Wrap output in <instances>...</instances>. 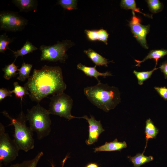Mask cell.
<instances>
[{"label":"cell","instance_id":"f546056e","mask_svg":"<svg viewBox=\"0 0 167 167\" xmlns=\"http://www.w3.org/2000/svg\"><path fill=\"white\" fill-rule=\"evenodd\" d=\"M12 92L11 91L8 90L5 88L0 89V101H1L8 96L11 97Z\"/></svg>","mask_w":167,"mask_h":167},{"label":"cell","instance_id":"7a4b0ae2","mask_svg":"<svg viewBox=\"0 0 167 167\" xmlns=\"http://www.w3.org/2000/svg\"><path fill=\"white\" fill-rule=\"evenodd\" d=\"M84 94L89 101L106 112L113 109L121 102L118 88L101 82L84 89Z\"/></svg>","mask_w":167,"mask_h":167},{"label":"cell","instance_id":"ac0fdd59","mask_svg":"<svg viewBox=\"0 0 167 167\" xmlns=\"http://www.w3.org/2000/svg\"><path fill=\"white\" fill-rule=\"evenodd\" d=\"M128 157L133 164L134 167H139L141 165L153 160L152 156H145L143 153H138L134 156H129Z\"/></svg>","mask_w":167,"mask_h":167},{"label":"cell","instance_id":"52a82bcc","mask_svg":"<svg viewBox=\"0 0 167 167\" xmlns=\"http://www.w3.org/2000/svg\"><path fill=\"white\" fill-rule=\"evenodd\" d=\"M72 45V43L68 40L58 41L52 45H41L39 49L41 52L40 60L64 63L68 57L66 52Z\"/></svg>","mask_w":167,"mask_h":167},{"label":"cell","instance_id":"ffe728a7","mask_svg":"<svg viewBox=\"0 0 167 167\" xmlns=\"http://www.w3.org/2000/svg\"><path fill=\"white\" fill-rule=\"evenodd\" d=\"M43 154L42 152H40L32 159L24 161L21 163L12 164L10 167H37L38 162Z\"/></svg>","mask_w":167,"mask_h":167},{"label":"cell","instance_id":"e0dca14e","mask_svg":"<svg viewBox=\"0 0 167 167\" xmlns=\"http://www.w3.org/2000/svg\"><path fill=\"white\" fill-rule=\"evenodd\" d=\"M145 132L146 142L144 151L146 149L148 140L155 138L159 132L158 129L150 118L148 119L146 121Z\"/></svg>","mask_w":167,"mask_h":167},{"label":"cell","instance_id":"6da1fadb","mask_svg":"<svg viewBox=\"0 0 167 167\" xmlns=\"http://www.w3.org/2000/svg\"><path fill=\"white\" fill-rule=\"evenodd\" d=\"M24 86L31 99L38 103L50 95L63 92L67 87L60 67L46 65L41 69H34Z\"/></svg>","mask_w":167,"mask_h":167},{"label":"cell","instance_id":"2e32d148","mask_svg":"<svg viewBox=\"0 0 167 167\" xmlns=\"http://www.w3.org/2000/svg\"><path fill=\"white\" fill-rule=\"evenodd\" d=\"M167 55V49H160L152 50L150 51L148 54L142 60L140 61L135 60V61L137 62L136 66H139L141 63L148 59H153L156 62L155 67L157 65L159 59L162 58L164 56Z\"/></svg>","mask_w":167,"mask_h":167},{"label":"cell","instance_id":"7402d4cb","mask_svg":"<svg viewBox=\"0 0 167 167\" xmlns=\"http://www.w3.org/2000/svg\"><path fill=\"white\" fill-rule=\"evenodd\" d=\"M18 67L14 64V62L6 65L2 70L4 72L3 77L8 80L12 77L15 76L18 74V73H16L18 70Z\"/></svg>","mask_w":167,"mask_h":167},{"label":"cell","instance_id":"484cf974","mask_svg":"<svg viewBox=\"0 0 167 167\" xmlns=\"http://www.w3.org/2000/svg\"><path fill=\"white\" fill-rule=\"evenodd\" d=\"M13 38L8 37L6 32L0 35V53H4L7 49H10L9 44L13 41Z\"/></svg>","mask_w":167,"mask_h":167},{"label":"cell","instance_id":"d6a6232c","mask_svg":"<svg viewBox=\"0 0 167 167\" xmlns=\"http://www.w3.org/2000/svg\"><path fill=\"white\" fill-rule=\"evenodd\" d=\"M68 157H69L68 156H66L65 157V158L62 161V167H63L64 163H65L66 161V160L67 159V158H68ZM51 164V165H52V167H54V164Z\"/></svg>","mask_w":167,"mask_h":167},{"label":"cell","instance_id":"7c38bea8","mask_svg":"<svg viewBox=\"0 0 167 167\" xmlns=\"http://www.w3.org/2000/svg\"><path fill=\"white\" fill-rule=\"evenodd\" d=\"M126 142H119L116 139L113 141L106 142L105 144L94 148V152L101 151H120L127 147Z\"/></svg>","mask_w":167,"mask_h":167},{"label":"cell","instance_id":"9a60e30c","mask_svg":"<svg viewBox=\"0 0 167 167\" xmlns=\"http://www.w3.org/2000/svg\"><path fill=\"white\" fill-rule=\"evenodd\" d=\"M84 52L96 66L107 67L108 64L111 62L108 61V59L91 49L84 50Z\"/></svg>","mask_w":167,"mask_h":167},{"label":"cell","instance_id":"cb8c5ba5","mask_svg":"<svg viewBox=\"0 0 167 167\" xmlns=\"http://www.w3.org/2000/svg\"><path fill=\"white\" fill-rule=\"evenodd\" d=\"M158 68L155 67L151 71L142 72H139L134 70L133 72L137 79L138 84L142 85L143 84V82L149 79L153 72Z\"/></svg>","mask_w":167,"mask_h":167},{"label":"cell","instance_id":"603a6c76","mask_svg":"<svg viewBox=\"0 0 167 167\" xmlns=\"http://www.w3.org/2000/svg\"><path fill=\"white\" fill-rule=\"evenodd\" d=\"M13 85L14 89L11 91V92L12 93H14L16 98H20L22 102L24 96L26 95H29L28 90L26 87L20 85L17 81L14 83Z\"/></svg>","mask_w":167,"mask_h":167},{"label":"cell","instance_id":"4dcf8cb0","mask_svg":"<svg viewBox=\"0 0 167 167\" xmlns=\"http://www.w3.org/2000/svg\"><path fill=\"white\" fill-rule=\"evenodd\" d=\"M158 68L163 73L165 78L167 79V61L163 62Z\"/></svg>","mask_w":167,"mask_h":167},{"label":"cell","instance_id":"4316f807","mask_svg":"<svg viewBox=\"0 0 167 167\" xmlns=\"http://www.w3.org/2000/svg\"><path fill=\"white\" fill-rule=\"evenodd\" d=\"M151 11L156 13L161 11L163 9V5L159 0L146 1Z\"/></svg>","mask_w":167,"mask_h":167},{"label":"cell","instance_id":"5bb4252c","mask_svg":"<svg viewBox=\"0 0 167 167\" xmlns=\"http://www.w3.org/2000/svg\"><path fill=\"white\" fill-rule=\"evenodd\" d=\"M12 2L20 12H28L37 9V1L35 0H13Z\"/></svg>","mask_w":167,"mask_h":167},{"label":"cell","instance_id":"d4e9b609","mask_svg":"<svg viewBox=\"0 0 167 167\" xmlns=\"http://www.w3.org/2000/svg\"><path fill=\"white\" fill-rule=\"evenodd\" d=\"M121 7L126 9H131L133 11L143 14L145 16L149 17L147 14L142 12L137 7L135 2L134 0H122L120 3Z\"/></svg>","mask_w":167,"mask_h":167},{"label":"cell","instance_id":"9c48e42d","mask_svg":"<svg viewBox=\"0 0 167 167\" xmlns=\"http://www.w3.org/2000/svg\"><path fill=\"white\" fill-rule=\"evenodd\" d=\"M133 16L129 22V26L134 37L143 48L148 49L146 37L150 31V25H144L141 23V19L132 11Z\"/></svg>","mask_w":167,"mask_h":167},{"label":"cell","instance_id":"3957f363","mask_svg":"<svg viewBox=\"0 0 167 167\" xmlns=\"http://www.w3.org/2000/svg\"><path fill=\"white\" fill-rule=\"evenodd\" d=\"M2 113L10 120L11 123L9 125H13L14 127L13 139L20 150L28 152L33 149L34 148L33 131L27 125V120L22 109L16 118L11 117L6 111Z\"/></svg>","mask_w":167,"mask_h":167},{"label":"cell","instance_id":"d6986e66","mask_svg":"<svg viewBox=\"0 0 167 167\" xmlns=\"http://www.w3.org/2000/svg\"><path fill=\"white\" fill-rule=\"evenodd\" d=\"M38 48L35 46L34 45L29 42L27 41L23 45V47L19 50H17L16 51H13V53L15 57L14 62L16 59L19 56H23L32 53L34 51L38 49Z\"/></svg>","mask_w":167,"mask_h":167},{"label":"cell","instance_id":"44dd1931","mask_svg":"<svg viewBox=\"0 0 167 167\" xmlns=\"http://www.w3.org/2000/svg\"><path fill=\"white\" fill-rule=\"evenodd\" d=\"M32 67V64L24 62L20 68L18 70L19 76L17 79L21 81H24L26 79H28L30 77L29 74Z\"/></svg>","mask_w":167,"mask_h":167},{"label":"cell","instance_id":"8992f818","mask_svg":"<svg viewBox=\"0 0 167 167\" xmlns=\"http://www.w3.org/2000/svg\"><path fill=\"white\" fill-rule=\"evenodd\" d=\"M20 149L14 139L5 132V127L0 123V167L14 161L18 156Z\"/></svg>","mask_w":167,"mask_h":167},{"label":"cell","instance_id":"8fae6325","mask_svg":"<svg viewBox=\"0 0 167 167\" xmlns=\"http://www.w3.org/2000/svg\"><path fill=\"white\" fill-rule=\"evenodd\" d=\"M96 65L94 67L87 66L81 63L78 64L77 66L78 69L81 70L88 76L94 77L96 79L98 83L101 82L98 79L99 76H101L105 78L107 76L112 75L109 72L106 71L105 73L99 72L96 69Z\"/></svg>","mask_w":167,"mask_h":167},{"label":"cell","instance_id":"277c9868","mask_svg":"<svg viewBox=\"0 0 167 167\" xmlns=\"http://www.w3.org/2000/svg\"><path fill=\"white\" fill-rule=\"evenodd\" d=\"M50 114L48 110L38 103L27 110L26 117L29 127L36 133L39 140L47 137L50 133L51 121Z\"/></svg>","mask_w":167,"mask_h":167},{"label":"cell","instance_id":"30bf717a","mask_svg":"<svg viewBox=\"0 0 167 167\" xmlns=\"http://www.w3.org/2000/svg\"><path fill=\"white\" fill-rule=\"evenodd\" d=\"M87 120L89 124V135L88 139L86 140L87 145H92L96 142L100 135L105 131L100 121L96 120L92 115L88 117L87 115L80 117Z\"/></svg>","mask_w":167,"mask_h":167},{"label":"cell","instance_id":"f1b7e54d","mask_svg":"<svg viewBox=\"0 0 167 167\" xmlns=\"http://www.w3.org/2000/svg\"><path fill=\"white\" fill-rule=\"evenodd\" d=\"M155 89L160 96L165 100H167V88L166 87H155Z\"/></svg>","mask_w":167,"mask_h":167},{"label":"cell","instance_id":"4fadbf2b","mask_svg":"<svg viewBox=\"0 0 167 167\" xmlns=\"http://www.w3.org/2000/svg\"><path fill=\"white\" fill-rule=\"evenodd\" d=\"M85 33L89 40L92 41H99L107 45L109 34L107 31L103 29L98 30H85Z\"/></svg>","mask_w":167,"mask_h":167},{"label":"cell","instance_id":"1f68e13d","mask_svg":"<svg viewBox=\"0 0 167 167\" xmlns=\"http://www.w3.org/2000/svg\"><path fill=\"white\" fill-rule=\"evenodd\" d=\"M86 167H99V166L96 163H90L88 164Z\"/></svg>","mask_w":167,"mask_h":167},{"label":"cell","instance_id":"83f0119b","mask_svg":"<svg viewBox=\"0 0 167 167\" xmlns=\"http://www.w3.org/2000/svg\"><path fill=\"white\" fill-rule=\"evenodd\" d=\"M77 2L75 0H59L58 3L63 8L71 10L77 9Z\"/></svg>","mask_w":167,"mask_h":167},{"label":"cell","instance_id":"ba28073f","mask_svg":"<svg viewBox=\"0 0 167 167\" xmlns=\"http://www.w3.org/2000/svg\"><path fill=\"white\" fill-rule=\"evenodd\" d=\"M28 20L18 13L10 11H1L0 13L1 30L16 32L23 30Z\"/></svg>","mask_w":167,"mask_h":167},{"label":"cell","instance_id":"5b68a950","mask_svg":"<svg viewBox=\"0 0 167 167\" xmlns=\"http://www.w3.org/2000/svg\"><path fill=\"white\" fill-rule=\"evenodd\" d=\"M48 110L50 114L63 117L68 120L74 118H80L71 115V111L73 100L68 95L62 92L54 95L50 98Z\"/></svg>","mask_w":167,"mask_h":167}]
</instances>
